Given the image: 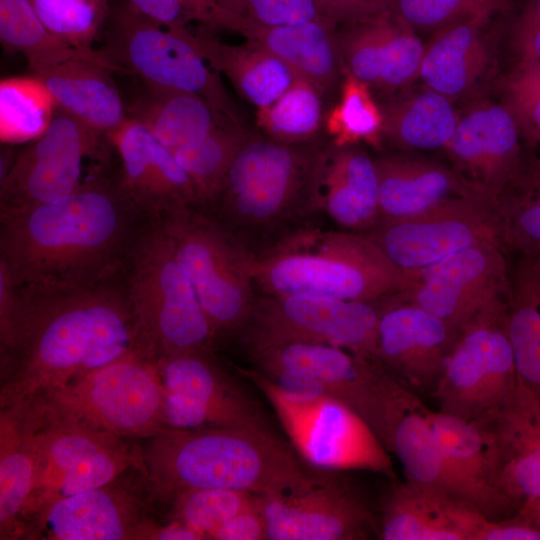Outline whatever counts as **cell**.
Listing matches in <instances>:
<instances>
[{
	"instance_id": "obj_1",
	"label": "cell",
	"mask_w": 540,
	"mask_h": 540,
	"mask_svg": "<svg viewBox=\"0 0 540 540\" xmlns=\"http://www.w3.org/2000/svg\"><path fill=\"white\" fill-rule=\"evenodd\" d=\"M17 286L15 318L0 335L1 409L131 352L155 354L132 310L123 270L84 286Z\"/></svg>"
},
{
	"instance_id": "obj_2",
	"label": "cell",
	"mask_w": 540,
	"mask_h": 540,
	"mask_svg": "<svg viewBox=\"0 0 540 540\" xmlns=\"http://www.w3.org/2000/svg\"><path fill=\"white\" fill-rule=\"evenodd\" d=\"M148 220L117 178L91 177L61 199L0 210V262L17 285L94 284L122 272Z\"/></svg>"
},
{
	"instance_id": "obj_3",
	"label": "cell",
	"mask_w": 540,
	"mask_h": 540,
	"mask_svg": "<svg viewBox=\"0 0 540 540\" xmlns=\"http://www.w3.org/2000/svg\"><path fill=\"white\" fill-rule=\"evenodd\" d=\"M147 440L145 468L165 506L199 489L283 491L312 474L289 445L264 428L173 429Z\"/></svg>"
},
{
	"instance_id": "obj_4",
	"label": "cell",
	"mask_w": 540,
	"mask_h": 540,
	"mask_svg": "<svg viewBox=\"0 0 540 540\" xmlns=\"http://www.w3.org/2000/svg\"><path fill=\"white\" fill-rule=\"evenodd\" d=\"M246 269L266 295L373 302L416 284L368 234L346 231L298 230L262 254L248 253Z\"/></svg>"
},
{
	"instance_id": "obj_5",
	"label": "cell",
	"mask_w": 540,
	"mask_h": 540,
	"mask_svg": "<svg viewBox=\"0 0 540 540\" xmlns=\"http://www.w3.org/2000/svg\"><path fill=\"white\" fill-rule=\"evenodd\" d=\"M157 359L137 350L6 409L132 440L157 437L173 430L165 417Z\"/></svg>"
},
{
	"instance_id": "obj_6",
	"label": "cell",
	"mask_w": 540,
	"mask_h": 540,
	"mask_svg": "<svg viewBox=\"0 0 540 540\" xmlns=\"http://www.w3.org/2000/svg\"><path fill=\"white\" fill-rule=\"evenodd\" d=\"M123 278L141 333L158 358L211 352L215 332L159 220L143 226Z\"/></svg>"
},
{
	"instance_id": "obj_7",
	"label": "cell",
	"mask_w": 540,
	"mask_h": 540,
	"mask_svg": "<svg viewBox=\"0 0 540 540\" xmlns=\"http://www.w3.org/2000/svg\"><path fill=\"white\" fill-rule=\"evenodd\" d=\"M320 146L290 145L252 135L210 205L231 234L261 232L295 212L311 211L310 182Z\"/></svg>"
},
{
	"instance_id": "obj_8",
	"label": "cell",
	"mask_w": 540,
	"mask_h": 540,
	"mask_svg": "<svg viewBox=\"0 0 540 540\" xmlns=\"http://www.w3.org/2000/svg\"><path fill=\"white\" fill-rule=\"evenodd\" d=\"M95 52L113 72L139 76L145 85L199 95L238 119L219 77L203 58L186 27L170 28L114 0Z\"/></svg>"
},
{
	"instance_id": "obj_9",
	"label": "cell",
	"mask_w": 540,
	"mask_h": 540,
	"mask_svg": "<svg viewBox=\"0 0 540 540\" xmlns=\"http://www.w3.org/2000/svg\"><path fill=\"white\" fill-rule=\"evenodd\" d=\"M195 207L172 209L157 220L168 234L217 337L242 329L256 298L244 246L215 218Z\"/></svg>"
},
{
	"instance_id": "obj_10",
	"label": "cell",
	"mask_w": 540,
	"mask_h": 540,
	"mask_svg": "<svg viewBox=\"0 0 540 540\" xmlns=\"http://www.w3.org/2000/svg\"><path fill=\"white\" fill-rule=\"evenodd\" d=\"M5 411L28 428L38 452L39 479L26 532L32 520L54 501L104 486L144 465L142 447L132 439L19 410Z\"/></svg>"
},
{
	"instance_id": "obj_11",
	"label": "cell",
	"mask_w": 540,
	"mask_h": 540,
	"mask_svg": "<svg viewBox=\"0 0 540 540\" xmlns=\"http://www.w3.org/2000/svg\"><path fill=\"white\" fill-rule=\"evenodd\" d=\"M265 395L299 455L322 470H365L395 477L389 451L366 421L342 401L292 399L262 373L242 370Z\"/></svg>"
},
{
	"instance_id": "obj_12",
	"label": "cell",
	"mask_w": 540,
	"mask_h": 540,
	"mask_svg": "<svg viewBox=\"0 0 540 540\" xmlns=\"http://www.w3.org/2000/svg\"><path fill=\"white\" fill-rule=\"evenodd\" d=\"M160 500L145 466L112 482L45 507L30 523L25 539L154 540L164 522Z\"/></svg>"
},
{
	"instance_id": "obj_13",
	"label": "cell",
	"mask_w": 540,
	"mask_h": 540,
	"mask_svg": "<svg viewBox=\"0 0 540 540\" xmlns=\"http://www.w3.org/2000/svg\"><path fill=\"white\" fill-rule=\"evenodd\" d=\"M381 310L367 301L266 295L255 299L242 330L252 353L287 343H322L377 361Z\"/></svg>"
},
{
	"instance_id": "obj_14",
	"label": "cell",
	"mask_w": 540,
	"mask_h": 540,
	"mask_svg": "<svg viewBox=\"0 0 540 540\" xmlns=\"http://www.w3.org/2000/svg\"><path fill=\"white\" fill-rule=\"evenodd\" d=\"M504 313L460 332L432 393L440 412L479 423L511 398L518 375Z\"/></svg>"
},
{
	"instance_id": "obj_15",
	"label": "cell",
	"mask_w": 540,
	"mask_h": 540,
	"mask_svg": "<svg viewBox=\"0 0 540 540\" xmlns=\"http://www.w3.org/2000/svg\"><path fill=\"white\" fill-rule=\"evenodd\" d=\"M291 489L259 494L269 540H360L379 536L365 498L332 470Z\"/></svg>"
},
{
	"instance_id": "obj_16",
	"label": "cell",
	"mask_w": 540,
	"mask_h": 540,
	"mask_svg": "<svg viewBox=\"0 0 540 540\" xmlns=\"http://www.w3.org/2000/svg\"><path fill=\"white\" fill-rule=\"evenodd\" d=\"M368 235L408 274L480 243L502 244L496 206L479 197L452 198L410 217L383 219Z\"/></svg>"
},
{
	"instance_id": "obj_17",
	"label": "cell",
	"mask_w": 540,
	"mask_h": 540,
	"mask_svg": "<svg viewBox=\"0 0 540 540\" xmlns=\"http://www.w3.org/2000/svg\"><path fill=\"white\" fill-rule=\"evenodd\" d=\"M499 242L471 246L433 266L410 273L416 284L406 293L413 302L460 333L505 311L510 295L506 261Z\"/></svg>"
},
{
	"instance_id": "obj_18",
	"label": "cell",
	"mask_w": 540,
	"mask_h": 540,
	"mask_svg": "<svg viewBox=\"0 0 540 540\" xmlns=\"http://www.w3.org/2000/svg\"><path fill=\"white\" fill-rule=\"evenodd\" d=\"M164 410L171 429L264 428L258 408L217 367L210 353H186L157 359Z\"/></svg>"
},
{
	"instance_id": "obj_19",
	"label": "cell",
	"mask_w": 540,
	"mask_h": 540,
	"mask_svg": "<svg viewBox=\"0 0 540 540\" xmlns=\"http://www.w3.org/2000/svg\"><path fill=\"white\" fill-rule=\"evenodd\" d=\"M101 135L57 109L46 131L14 159L1 180L0 210L20 209L68 196L81 184L84 158Z\"/></svg>"
},
{
	"instance_id": "obj_20",
	"label": "cell",
	"mask_w": 540,
	"mask_h": 540,
	"mask_svg": "<svg viewBox=\"0 0 540 540\" xmlns=\"http://www.w3.org/2000/svg\"><path fill=\"white\" fill-rule=\"evenodd\" d=\"M256 365H278L317 379L329 396L361 416L381 441L395 378L378 361L329 344L295 342L252 353Z\"/></svg>"
},
{
	"instance_id": "obj_21",
	"label": "cell",
	"mask_w": 540,
	"mask_h": 540,
	"mask_svg": "<svg viewBox=\"0 0 540 540\" xmlns=\"http://www.w3.org/2000/svg\"><path fill=\"white\" fill-rule=\"evenodd\" d=\"M478 424L485 441L489 481L514 515L540 496V394L518 377L507 403Z\"/></svg>"
},
{
	"instance_id": "obj_22",
	"label": "cell",
	"mask_w": 540,
	"mask_h": 540,
	"mask_svg": "<svg viewBox=\"0 0 540 540\" xmlns=\"http://www.w3.org/2000/svg\"><path fill=\"white\" fill-rule=\"evenodd\" d=\"M460 333L405 300L381 310L377 361L415 393H433Z\"/></svg>"
},
{
	"instance_id": "obj_23",
	"label": "cell",
	"mask_w": 540,
	"mask_h": 540,
	"mask_svg": "<svg viewBox=\"0 0 540 540\" xmlns=\"http://www.w3.org/2000/svg\"><path fill=\"white\" fill-rule=\"evenodd\" d=\"M519 130L504 105H480L458 122L446 146L457 174L496 206L526 164Z\"/></svg>"
},
{
	"instance_id": "obj_24",
	"label": "cell",
	"mask_w": 540,
	"mask_h": 540,
	"mask_svg": "<svg viewBox=\"0 0 540 540\" xmlns=\"http://www.w3.org/2000/svg\"><path fill=\"white\" fill-rule=\"evenodd\" d=\"M106 138L120 158L118 183L145 217L155 220L172 209L200 204L192 180L173 152L140 122L128 117Z\"/></svg>"
},
{
	"instance_id": "obj_25",
	"label": "cell",
	"mask_w": 540,
	"mask_h": 540,
	"mask_svg": "<svg viewBox=\"0 0 540 540\" xmlns=\"http://www.w3.org/2000/svg\"><path fill=\"white\" fill-rule=\"evenodd\" d=\"M337 39L345 69L371 88L390 92L419 75L425 47L396 12L338 25Z\"/></svg>"
},
{
	"instance_id": "obj_26",
	"label": "cell",
	"mask_w": 540,
	"mask_h": 540,
	"mask_svg": "<svg viewBox=\"0 0 540 540\" xmlns=\"http://www.w3.org/2000/svg\"><path fill=\"white\" fill-rule=\"evenodd\" d=\"M216 28H226L243 36L283 61L298 78L314 85L325 96L344 73L337 39V27L322 17L287 25H262L232 15L220 5Z\"/></svg>"
},
{
	"instance_id": "obj_27",
	"label": "cell",
	"mask_w": 540,
	"mask_h": 540,
	"mask_svg": "<svg viewBox=\"0 0 540 540\" xmlns=\"http://www.w3.org/2000/svg\"><path fill=\"white\" fill-rule=\"evenodd\" d=\"M310 209L346 229H366L380 216L375 160L353 145L320 147L310 182Z\"/></svg>"
},
{
	"instance_id": "obj_28",
	"label": "cell",
	"mask_w": 540,
	"mask_h": 540,
	"mask_svg": "<svg viewBox=\"0 0 540 540\" xmlns=\"http://www.w3.org/2000/svg\"><path fill=\"white\" fill-rule=\"evenodd\" d=\"M488 517L443 492L409 481L392 485L382 504L383 540H478Z\"/></svg>"
},
{
	"instance_id": "obj_29",
	"label": "cell",
	"mask_w": 540,
	"mask_h": 540,
	"mask_svg": "<svg viewBox=\"0 0 540 540\" xmlns=\"http://www.w3.org/2000/svg\"><path fill=\"white\" fill-rule=\"evenodd\" d=\"M427 408L417 393L396 380L388 399L382 443L399 459L407 481L470 505L442 456Z\"/></svg>"
},
{
	"instance_id": "obj_30",
	"label": "cell",
	"mask_w": 540,
	"mask_h": 540,
	"mask_svg": "<svg viewBox=\"0 0 540 540\" xmlns=\"http://www.w3.org/2000/svg\"><path fill=\"white\" fill-rule=\"evenodd\" d=\"M111 72L94 49L33 75L48 88L59 109L107 137L128 119Z\"/></svg>"
},
{
	"instance_id": "obj_31",
	"label": "cell",
	"mask_w": 540,
	"mask_h": 540,
	"mask_svg": "<svg viewBox=\"0 0 540 540\" xmlns=\"http://www.w3.org/2000/svg\"><path fill=\"white\" fill-rule=\"evenodd\" d=\"M375 165L382 220L410 217L452 198H482L455 171L435 162L381 157Z\"/></svg>"
},
{
	"instance_id": "obj_32",
	"label": "cell",
	"mask_w": 540,
	"mask_h": 540,
	"mask_svg": "<svg viewBox=\"0 0 540 540\" xmlns=\"http://www.w3.org/2000/svg\"><path fill=\"white\" fill-rule=\"evenodd\" d=\"M427 417L442 456L464 489L469 503L490 519L512 516L508 502L489 481L481 426L429 408Z\"/></svg>"
},
{
	"instance_id": "obj_33",
	"label": "cell",
	"mask_w": 540,
	"mask_h": 540,
	"mask_svg": "<svg viewBox=\"0 0 540 540\" xmlns=\"http://www.w3.org/2000/svg\"><path fill=\"white\" fill-rule=\"evenodd\" d=\"M192 40L208 65L257 109L273 103L296 78L283 61L249 42L224 43L205 30L192 33Z\"/></svg>"
},
{
	"instance_id": "obj_34",
	"label": "cell",
	"mask_w": 540,
	"mask_h": 540,
	"mask_svg": "<svg viewBox=\"0 0 540 540\" xmlns=\"http://www.w3.org/2000/svg\"><path fill=\"white\" fill-rule=\"evenodd\" d=\"M39 479V458L31 432L12 413L0 417V539H24Z\"/></svg>"
},
{
	"instance_id": "obj_35",
	"label": "cell",
	"mask_w": 540,
	"mask_h": 540,
	"mask_svg": "<svg viewBox=\"0 0 540 540\" xmlns=\"http://www.w3.org/2000/svg\"><path fill=\"white\" fill-rule=\"evenodd\" d=\"M145 86L146 91L127 108L128 117L171 151L200 140L229 116L197 94Z\"/></svg>"
},
{
	"instance_id": "obj_36",
	"label": "cell",
	"mask_w": 540,
	"mask_h": 540,
	"mask_svg": "<svg viewBox=\"0 0 540 540\" xmlns=\"http://www.w3.org/2000/svg\"><path fill=\"white\" fill-rule=\"evenodd\" d=\"M487 21H462L438 30L424 49L418 75L430 90L450 99L465 93L479 79L489 61L480 35Z\"/></svg>"
},
{
	"instance_id": "obj_37",
	"label": "cell",
	"mask_w": 540,
	"mask_h": 540,
	"mask_svg": "<svg viewBox=\"0 0 540 540\" xmlns=\"http://www.w3.org/2000/svg\"><path fill=\"white\" fill-rule=\"evenodd\" d=\"M382 109L383 137L405 148H446L458 122L450 99L430 89Z\"/></svg>"
},
{
	"instance_id": "obj_38",
	"label": "cell",
	"mask_w": 540,
	"mask_h": 540,
	"mask_svg": "<svg viewBox=\"0 0 540 540\" xmlns=\"http://www.w3.org/2000/svg\"><path fill=\"white\" fill-rule=\"evenodd\" d=\"M252 135L239 119L228 116L200 140L172 151L192 180L200 204H210L217 196L238 153Z\"/></svg>"
},
{
	"instance_id": "obj_39",
	"label": "cell",
	"mask_w": 540,
	"mask_h": 540,
	"mask_svg": "<svg viewBox=\"0 0 540 540\" xmlns=\"http://www.w3.org/2000/svg\"><path fill=\"white\" fill-rule=\"evenodd\" d=\"M0 40L5 48L26 58L33 74L52 69L82 52L53 34L29 0H0Z\"/></svg>"
},
{
	"instance_id": "obj_40",
	"label": "cell",
	"mask_w": 540,
	"mask_h": 540,
	"mask_svg": "<svg viewBox=\"0 0 540 540\" xmlns=\"http://www.w3.org/2000/svg\"><path fill=\"white\" fill-rule=\"evenodd\" d=\"M57 103L34 75L6 78L0 83V138L4 143L37 139L49 127Z\"/></svg>"
},
{
	"instance_id": "obj_41",
	"label": "cell",
	"mask_w": 540,
	"mask_h": 540,
	"mask_svg": "<svg viewBox=\"0 0 540 540\" xmlns=\"http://www.w3.org/2000/svg\"><path fill=\"white\" fill-rule=\"evenodd\" d=\"M502 245L525 258L540 253V166L523 169L496 204Z\"/></svg>"
},
{
	"instance_id": "obj_42",
	"label": "cell",
	"mask_w": 540,
	"mask_h": 540,
	"mask_svg": "<svg viewBox=\"0 0 540 540\" xmlns=\"http://www.w3.org/2000/svg\"><path fill=\"white\" fill-rule=\"evenodd\" d=\"M322 98L314 85L296 77L273 103L257 109V124L277 142L309 143L323 122Z\"/></svg>"
},
{
	"instance_id": "obj_43",
	"label": "cell",
	"mask_w": 540,
	"mask_h": 540,
	"mask_svg": "<svg viewBox=\"0 0 540 540\" xmlns=\"http://www.w3.org/2000/svg\"><path fill=\"white\" fill-rule=\"evenodd\" d=\"M339 102L327 113L324 126L336 146L359 141L378 145L383 137V109L374 100L371 87L344 69Z\"/></svg>"
},
{
	"instance_id": "obj_44",
	"label": "cell",
	"mask_w": 540,
	"mask_h": 540,
	"mask_svg": "<svg viewBox=\"0 0 540 540\" xmlns=\"http://www.w3.org/2000/svg\"><path fill=\"white\" fill-rule=\"evenodd\" d=\"M503 323L518 377L540 394V295L516 283Z\"/></svg>"
},
{
	"instance_id": "obj_45",
	"label": "cell",
	"mask_w": 540,
	"mask_h": 540,
	"mask_svg": "<svg viewBox=\"0 0 540 540\" xmlns=\"http://www.w3.org/2000/svg\"><path fill=\"white\" fill-rule=\"evenodd\" d=\"M45 26L78 51H93L114 0H29Z\"/></svg>"
},
{
	"instance_id": "obj_46",
	"label": "cell",
	"mask_w": 540,
	"mask_h": 540,
	"mask_svg": "<svg viewBox=\"0 0 540 540\" xmlns=\"http://www.w3.org/2000/svg\"><path fill=\"white\" fill-rule=\"evenodd\" d=\"M257 497V493L230 489L188 491L169 502L166 518L184 523L209 539L217 527L253 505Z\"/></svg>"
},
{
	"instance_id": "obj_47",
	"label": "cell",
	"mask_w": 540,
	"mask_h": 540,
	"mask_svg": "<svg viewBox=\"0 0 540 540\" xmlns=\"http://www.w3.org/2000/svg\"><path fill=\"white\" fill-rule=\"evenodd\" d=\"M511 0H398L396 13L411 27L440 30L454 23L489 18Z\"/></svg>"
},
{
	"instance_id": "obj_48",
	"label": "cell",
	"mask_w": 540,
	"mask_h": 540,
	"mask_svg": "<svg viewBox=\"0 0 540 540\" xmlns=\"http://www.w3.org/2000/svg\"><path fill=\"white\" fill-rule=\"evenodd\" d=\"M503 105L521 138L531 146L540 144V60L518 64L506 82Z\"/></svg>"
},
{
	"instance_id": "obj_49",
	"label": "cell",
	"mask_w": 540,
	"mask_h": 540,
	"mask_svg": "<svg viewBox=\"0 0 540 540\" xmlns=\"http://www.w3.org/2000/svg\"><path fill=\"white\" fill-rule=\"evenodd\" d=\"M226 12L262 25H287L323 16L316 0H217Z\"/></svg>"
},
{
	"instance_id": "obj_50",
	"label": "cell",
	"mask_w": 540,
	"mask_h": 540,
	"mask_svg": "<svg viewBox=\"0 0 540 540\" xmlns=\"http://www.w3.org/2000/svg\"><path fill=\"white\" fill-rule=\"evenodd\" d=\"M153 21L170 28L185 27L189 21L214 28L217 0H116Z\"/></svg>"
},
{
	"instance_id": "obj_51",
	"label": "cell",
	"mask_w": 540,
	"mask_h": 540,
	"mask_svg": "<svg viewBox=\"0 0 540 540\" xmlns=\"http://www.w3.org/2000/svg\"><path fill=\"white\" fill-rule=\"evenodd\" d=\"M398 0H316L321 15L336 25L357 23L396 12Z\"/></svg>"
},
{
	"instance_id": "obj_52",
	"label": "cell",
	"mask_w": 540,
	"mask_h": 540,
	"mask_svg": "<svg viewBox=\"0 0 540 540\" xmlns=\"http://www.w3.org/2000/svg\"><path fill=\"white\" fill-rule=\"evenodd\" d=\"M257 370L288 397L312 402L329 396L314 377L301 371L278 365H257Z\"/></svg>"
},
{
	"instance_id": "obj_53",
	"label": "cell",
	"mask_w": 540,
	"mask_h": 540,
	"mask_svg": "<svg viewBox=\"0 0 540 540\" xmlns=\"http://www.w3.org/2000/svg\"><path fill=\"white\" fill-rule=\"evenodd\" d=\"M512 44L519 63L540 60V0H528L512 28Z\"/></svg>"
},
{
	"instance_id": "obj_54",
	"label": "cell",
	"mask_w": 540,
	"mask_h": 540,
	"mask_svg": "<svg viewBox=\"0 0 540 540\" xmlns=\"http://www.w3.org/2000/svg\"><path fill=\"white\" fill-rule=\"evenodd\" d=\"M209 539L215 540H264L267 539L266 523L259 504V494L256 502L247 507L219 527Z\"/></svg>"
},
{
	"instance_id": "obj_55",
	"label": "cell",
	"mask_w": 540,
	"mask_h": 540,
	"mask_svg": "<svg viewBox=\"0 0 540 540\" xmlns=\"http://www.w3.org/2000/svg\"><path fill=\"white\" fill-rule=\"evenodd\" d=\"M479 540H540V530L516 515L504 519L487 518Z\"/></svg>"
},
{
	"instance_id": "obj_56",
	"label": "cell",
	"mask_w": 540,
	"mask_h": 540,
	"mask_svg": "<svg viewBox=\"0 0 540 540\" xmlns=\"http://www.w3.org/2000/svg\"><path fill=\"white\" fill-rule=\"evenodd\" d=\"M516 283L540 294V253L524 259Z\"/></svg>"
},
{
	"instance_id": "obj_57",
	"label": "cell",
	"mask_w": 540,
	"mask_h": 540,
	"mask_svg": "<svg viewBox=\"0 0 540 540\" xmlns=\"http://www.w3.org/2000/svg\"><path fill=\"white\" fill-rule=\"evenodd\" d=\"M514 515L540 530V496L525 503Z\"/></svg>"
},
{
	"instance_id": "obj_58",
	"label": "cell",
	"mask_w": 540,
	"mask_h": 540,
	"mask_svg": "<svg viewBox=\"0 0 540 540\" xmlns=\"http://www.w3.org/2000/svg\"><path fill=\"white\" fill-rule=\"evenodd\" d=\"M536 164H537L538 166H540V159L536 162Z\"/></svg>"
}]
</instances>
